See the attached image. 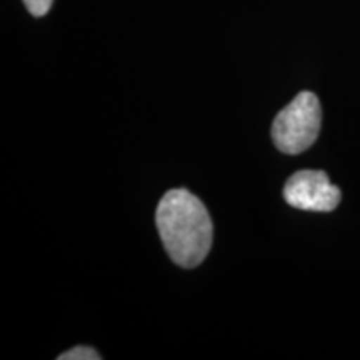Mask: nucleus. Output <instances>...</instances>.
<instances>
[{
    "instance_id": "obj_1",
    "label": "nucleus",
    "mask_w": 360,
    "mask_h": 360,
    "mask_svg": "<svg viewBox=\"0 0 360 360\" xmlns=\"http://www.w3.org/2000/svg\"><path fill=\"white\" fill-rule=\"evenodd\" d=\"M157 229L170 259L180 267H197L210 252L212 220L200 199L184 188H174L162 197Z\"/></svg>"
},
{
    "instance_id": "obj_2",
    "label": "nucleus",
    "mask_w": 360,
    "mask_h": 360,
    "mask_svg": "<svg viewBox=\"0 0 360 360\" xmlns=\"http://www.w3.org/2000/svg\"><path fill=\"white\" fill-rule=\"evenodd\" d=\"M322 124L321 102L312 92H300L272 124V137L283 154H300L317 141Z\"/></svg>"
},
{
    "instance_id": "obj_3",
    "label": "nucleus",
    "mask_w": 360,
    "mask_h": 360,
    "mask_svg": "<svg viewBox=\"0 0 360 360\" xmlns=\"http://www.w3.org/2000/svg\"><path fill=\"white\" fill-rule=\"evenodd\" d=\"M283 199L292 207L312 212H330L342 199L339 187L322 170H300L287 180Z\"/></svg>"
},
{
    "instance_id": "obj_4",
    "label": "nucleus",
    "mask_w": 360,
    "mask_h": 360,
    "mask_svg": "<svg viewBox=\"0 0 360 360\" xmlns=\"http://www.w3.org/2000/svg\"><path fill=\"white\" fill-rule=\"evenodd\" d=\"M98 359L102 357L96 352V350L90 347H84V345H80V347H74L70 349L69 352L58 355V360H98Z\"/></svg>"
},
{
    "instance_id": "obj_5",
    "label": "nucleus",
    "mask_w": 360,
    "mask_h": 360,
    "mask_svg": "<svg viewBox=\"0 0 360 360\" xmlns=\"http://www.w3.org/2000/svg\"><path fill=\"white\" fill-rule=\"evenodd\" d=\"M53 0H24L27 11L32 13L34 17H42L51 11Z\"/></svg>"
}]
</instances>
